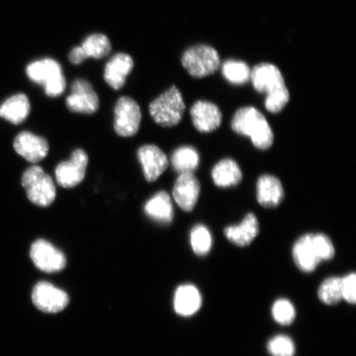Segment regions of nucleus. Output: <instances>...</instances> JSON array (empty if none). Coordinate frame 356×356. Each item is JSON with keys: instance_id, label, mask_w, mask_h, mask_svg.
Listing matches in <instances>:
<instances>
[{"instance_id": "1", "label": "nucleus", "mask_w": 356, "mask_h": 356, "mask_svg": "<svg viewBox=\"0 0 356 356\" xmlns=\"http://www.w3.org/2000/svg\"><path fill=\"white\" fill-rule=\"evenodd\" d=\"M251 82L256 91L266 93L265 106L271 113H280L289 101V92L277 66L261 63L251 70Z\"/></svg>"}, {"instance_id": "2", "label": "nucleus", "mask_w": 356, "mask_h": 356, "mask_svg": "<svg viewBox=\"0 0 356 356\" xmlns=\"http://www.w3.org/2000/svg\"><path fill=\"white\" fill-rule=\"evenodd\" d=\"M335 255L331 239L327 236L305 234L293 248V257L298 268L304 273H312L322 261H328Z\"/></svg>"}, {"instance_id": "3", "label": "nucleus", "mask_w": 356, "mask_h": 356, "mask_svg": "<svg viewBox=\"0 0 356 356\" xmlns=\"http://www.w3.org/2000/svg\"><path fill=\"white\" fill-rule=\"evenodd\" d=\"M232 129L239 135L250 138L252 144L259 149H267L273 145L274 135L264 115L253 106H245L236 111Z\"/></svg>"}, {"instance_id": "4", "label": "nucleus", "mask_w": 356, "mask_h": 356, "mask_svg": "<svg viewBox=\"0 0 356 356\" xmlns=\"http://www.w3.org/2000/svg\"><path fill=\"white\" fill-rule=\"evenodd\" d=\"M26 74L33 82L42 86L51 97L60 96L65 90L66 81L59 62L44 58L26 67Z\"/></svg>"}, {"instance_id": "5", "label": "nucleus", "mask_w": 356, "mask_h": 356, "mask_svg": "<svg viewBox=\"0 0 356 356\" xmlns=\"http://www.w3.org/2000/svg\"><path fill=\"white\" fill-rule=\"evenodd\" d=\"M186 105L181 92L176 86H172L151 102L149 113L159 126L172 127L180 123Z\"/></svg>"}, {"instance_id": "6", "label": "nucleus", "mask_w": 356, "mask_h": 356, "mask_svg": "<svg viewBox=\"0 0 356 356\" xmlns=\"http://www.w3.org/2000/svg\"><path fill=\"white\" fill-rule=\"evenodd\" d=\"M22 185L30 202L35 206H51L56 199L54 181L41 167L32 166L26 169L22 177Z\"/></svg>"}, {"instance_id": "7", "label": "nucleus", "mask_w": 356, "mask_h": 356, "mask_svg": "<svg viewBox=\"0 0 356 356\" xmlns=\"http://www.w3.org/2000/svg\"><path fill=\"white\" fill-rule=\"evenodd\" d=\"M181 64L191 76L200 79L216 73L221 61L215 48L202 44L186 50L181 56Z\"/></svg>"}, {"instance_id": "8", "label": "nucleus", "mask_w": 356, "mask_h": 356, "mask_svg": "<svg viewBox=\"0 0 356 356\" xmlns=\"http://www.w3.org/2000/svg\"><path fill=\"white\" fill-rule=\"evenodd\" d=\"M114 129L118 136L131 137L139 131L141 111L139 104L130 97H122L115 104Z\"/></svg>"}, {"instance_id": "9", "label": "nucleus", "mask_w": 356, "mask_h": 356, "mask_svg": "<svg viewBox=\"0 0 356 356\" xmlns=\"http://www.w3.org/2000/svg\"><path fill=\"white\" fill-rule=\"evenodd\" d=\"M30 257L34 265L44 273H57L66 266L64 253L44 239H38L33 243L31 247Z\"/></svg>"}, {"instance_id": "10", "label": "nucleus", "mask_w": 356, "mask_h": 356, "mask_svg": "<svg viewBox=\"0 0 356 356\" xmlns=\"http://www.w3.org/2000/svg\"><path fill=\"white\" fill-rule=\"evenodd\" d=\"M88 157L83 149H75L69 161L62 162L56 168L58 184L64 188H72L81 184L86 177Z\"/></svg>"}, {"instance_id": "11", "label": "nucleus", "mask_w": 356, "mask_h": 356, "mask_svg": "<svg viewBox=\"0 0 356 356\" xmlns=\"http://www.w3.org/2000/svg\"><path fill=\"white\" fill-rule=\"evenodd\" d=\"M66 106L73 113L92 114L99 108V99L90 83L86 79L74 80Z\"/></svg>"}, {"instance_id": "12", "label": "nucleus", "mask_w": 356, "mask_h": 356, "mask_svg": "<svg viewBox=\"0 0 356 356\" xmlns=\"http://www.w3.org/2000/svg\"><path fill=\"white\" fill-rule=\"evenodd\" d=\"M32 297L35 306L44 313H59L69 304V297L65 291L46 282L35 284Z\"/></svg>"}, {"instance_id": "13", "label": "nucleus", "mask_w": 356, "mask_h": 356, "mask_svg": "<svg viewBox=\"0 0 356 356\" xmlns=\"http://www.w3.org/2000/svg\"><path fill=\"white\" fill-rule=\"evenodd\" d=\"M111 49V42L106 35L92 34L84 40L81 46L74 47L70 51L69 60L74 65H79L88 58L102 59L109 54Z\"/></svg>"}, {"instance_id": "14", "label": "nucleus", "mask_w": 356, "mask_h": 356, "mask_svg": "<svg viewBox=\"0 0 356 356\" xmlns=\"http://www.w3.org/2000/svg\"><path fill=\"white\" fill-rule=\"evenodd\" d=\"M16 152L30 163H38L47 157L50 146L43 137L29 131L19 134L13 142Z\"/></svg>"}, {"instance_id": "15", "label": "nucleus", "mask_w": 356, "mask_h": 356, "mask_svg": "<svg viewBox=\"0 0 356 356\" xmlns=\"http://www.w3.org/2000/svg\"><path fill=\"white\" fill-rule=\"evenodd\" d=\"M200 193V182L193 173H182L175 181L172 195L181 210L191 211L197 204Z\"/></svg>"}, {"instance_id": "16", "label": "nucleus", "mask_w": 356, "mask_h": 356, "mask_svg": "<svg viewBox=\"0 0 356 356\" xmlns=\"http://www.w3.org/2000/svg\"><path fill=\"white\" fill-rule=\"evenodd\" d=\"M138 159L143 168L145 179L149 182L157 180L168 167L166 154L154 145L142 146L138 150Z\"/></svg>"}, {"instance_id": "17", "label": "nucleus", "mask_w": 356, "mask_h": 356, "mask_svg": "<svg viewBox=\"0 0 356 356\" xmlns=\"http://www.w3.org/2000/svg\"><path fill=\"white\" fill-rule=\"evenodd\" d=\"M191 119L197 130L208 133L216 131L222 122L221 111L218 106L207 101L195 102L191 109Z\"/></svg>"}, {"instance_id": "18", "label": "nucleus", "mask_w": 356, "mask_h": 356, "mask_svg": "<svg viewBox=\"0 0 356 356\" xmlns=\"http://www.w3.org/2000/svg\"><path fill=\"white\" fill-rule=\"evenodd\" d=\"M134 61L132 57L126 53H118L106 63L104 70V79L109 86L119 90L132 71Z\"/></svg>"}, {"instance_id": "19", "label": "nucleus", "mask_w": 356, "mask_h": 356, "mask_svg": "<svg viewBox=\"0 0 356 356\" xmlns=\"http://www.w3.org/2000/svg\"><path fill=\"white\" fill-rule=\"evenodd\" d=\"M145 213L151 220L160 225H170L175 216L170 195L164 191L156 193L145 203Z\"/></svg>"}, {"instance_id": "20", "label": "nucleus", "mask_w": 356, "mask_h": 356, "mask_svg": "<svg viewBox=\"0 0 356 356\" xmlns=\"http://www.w3.org/2000/svg\"><path fill=\"white\" fill-rule=\"evenodd\" d=\"M259 234V222L257 217L249 213L238 225L227 227L225 229L226 238L239 247L251 244Z\"/></svg>"}, {"instance_id": "21", "label": "nucleus", "mask_w": 356, "mask_h": 356, "mask_svg": "<svg viewBox=\"0 0 356 356\" xmlns=\"http://www.w3.org/2000/svg\"><path fill=\"white\" fill-rule=\"evenodd\" d=\"M257 195L261 206L266 208L278 207L284 195L282 182L273 176H261L257 181Z\"/></svg>"}, {"instance_id": "22", "label": "nucleus", "mask_w": 356, "mask_h": 356, "mask_svg": "<svg viewBox=\"0 0 356 356\" xmlns=\"http://www.w3.org/2000/svg\"><path fill=\"white\" fill-rule=\"evenodd\" d=\"M202 304L199 289L193 284L178 287L175 296V309L177 314L189 317L197 313Z\"/></svg>"}, {"instance_id": "23", "label": "nucleus", "mask_w": 356, "mask_h": 356, "mask_svg": "<svg viewBox=\"0 0 356 356\" xmlns=\"http://www.w3.org/2000/svg\"><path fill=\"white\" fill-rule=\"evenodd\" d=\"M31 111L30 102L25 95L19 93L8 99L0 106V117L19 124L28 118Z\"/></svg>"}, {"instance_id": "24", "label": "nucleus", "mask_w": 356, "mask_h": 356, "mask_svg": "<svg viewBox=\"0 0 356 356\" xmlns=\"http://www.w3.org/2000/svg\"><path fill=\"white\" fill-rule=\"evenodd\" d=\"M213 181L219 188H230L242 180V172L233 159H226L218 163L212 170Z\"/></svg>"}, {"instance_id": "25", "label": "nucleus", "mask_w": 356, "mask_h": 356, "mask_svg": "<svg viewBox=\"0 0 356 356\" xmlns=\"http://www.w3.org/2000/svg\"><path fill=\"white\" fill-rule=\"evenodd\" d=\"M171 163L175 170L180 175L193 173L199 166L200 156L193 147L182 146L173 152Z\"/></svg>"}, {"instance_id": "26", "label": "nucleus", "mask_w": 356, "mask_h": 356, "mask_svg": "<svg viewBox=\"0 0 356 356\" xmlns=\"http://www.w3.org/2000/svg\"><path fill=\"white\" fill-rule=\"evenodd\" d=\"M222 76L234 86H243L250 81L251 69L241 60H228L221 65Z\"/></svg>"}, {"instance_id": "27", "label": "nucleus", "mask_w": 356, "mask_h": 356, "mask_svg": "<svg viewBox=\"0 0 356 356\" xmlns=\"http://www.w3.org/2000/svg\"><path fill=\"white\" fill-rule=\"evenodd\" d=\"M190 242L191 248L197 256L208 254L212 248V236L206 226L195 225L191 231Z\"/></svg>"}, {"instance_id": "28", "label": "nucleus", "mask_w": 356, "mask_h": 356, "mask_svg": "<svg viewBox=\"0 0 356 356\" xmlns=\"http://www.w3.org/2000/svg\"><path fill=\"white\" fill-rule=\"evenodd\" d=\"M318 296L325 305H337L342 300L341 278L325 280L318 289Z\"/></svg>"}, {"instance_id": "29", "label": "nucleus", "mask_w": 356, "mask_h": 356, "mask_svg": "<svg viewBox=\"0 0 356 356\" xmlns=\"http://www.w3.org/2000/svg\"><path fill=\"white\" fill-rule=\"evenodd\" d=\"M271 313L275 322L282 325H289L296 318L295 307L291 301L280 299L274 302Z\"/></svg>"}, {"instance_id": "30", "label": "nucleus", "mask_w": 356, "mask_h": 356, "mask_svg": "<svg viewBox=\"0 0 356 356\" xmlns=\"http://www.w3.org/2000/svg\"><path fill=\"white\" fill-rule=\"evenodd\" d=\"M267 349L273 356H293L296 353V346L291 338L284 335L271 338Z\"/></svg>"}, {"instance_id": "31", "label": "nucleus", "mask_w": 356, "mask_h": 356, "mask_svg": "<svg viewBox=\"0 0 356 356\" xmlns=\"http://www.w3.org/2000/svg\"><path fill=\"white\" fill-rule=\"evenodd\" d=\"M356 275L351 273L341 278L342 300L354 305L356 301Z\"/></svg>"}]
</instances>
